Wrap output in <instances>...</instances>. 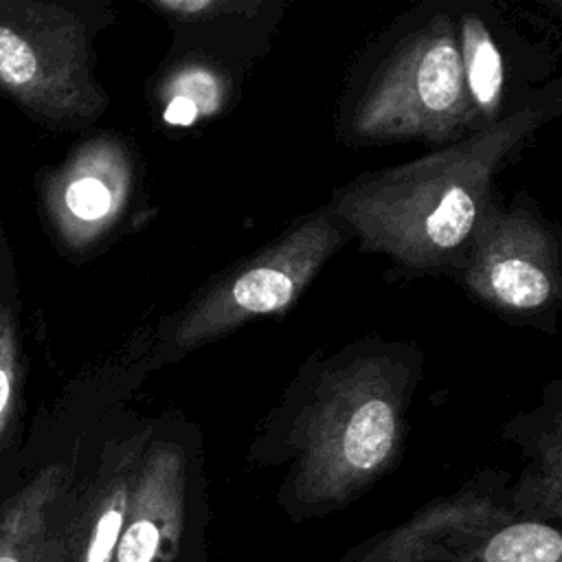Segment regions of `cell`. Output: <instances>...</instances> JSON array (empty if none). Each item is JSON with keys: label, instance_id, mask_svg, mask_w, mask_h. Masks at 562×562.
Wrapping results in <instances>:
<instances>
[{"label": "cell", "instance_id": "10", "mask_svg": "<svg viewBox=\"0 0 562 562\" xmlns=\"http://www.w3.org/2000/svg\"><path fill=\"white\" fill-rule=\"evenodd\" d=\"M70 472L64 463L40 470L0 507V562H57V512L64 505Z\"/></svg>", "mask_w": 562, "mask_h": 562}, {"label": "cell", "instance_id": "12", "mask_svg": "<svg viewBox=\"0 0 562 562\" xmlns=\"http://www.w3.org/2000/svg\"><path fill=\"white\" fill-rule=\"evenodd\" d=\"M26 375L18 301L13 285L0 290V459L7 454L22 408V384Z\"/></svg>", "mask_w": 562, "mask_h": 562}, {"label": "cell", "instance_id": "4", "mask_svg": "<svg viewBox=\"0 0 562 562\" xmlns=\"http://www.w3.org/2000/svg\"><path fill=\"white\" fill-rule=\"evenodd\" d=\"M457 29L432 18L406 37L367 86L351 116V136L364 143H448L472 132Z\"/></svg>", "mask_w": 562, "mask_h": 562}, {"label": "cell", "instance_id": "2", "mask_svg": "<svg viewBox=\"0 0 562 562\" xmlns=\"http://www.w3.org/2000/svg\"><path fill=\"white\" fill-rule=\"evenodd\" d=\"M406 393V367L386 353L323 371L296 424L299 490L336 501L382 472L402 441Z\"/></svg>", "mask_w": 562, "mask_h": 562}, {"label": "cell", "instance_id": "6", "mask_svg": "<svg viewBox=\"0 0 562 562\" xmlns=\"http://www.w3.org/2000/svg\"><path fill=\"white\" fill-rule=\"evenodd\" d=\"M553 233L525 209L487 206L461 261L465 285L507 314H533L560 292Z\"/></svg>", "mask_w": 562, "mask_h": 562}, {"label": "cell", "instance_id": "8", "mask_svg": "<svg viewBox=\"0 0 562 562\" xmlns=\"http://www.w3.org/2000/svg\"><path fill=\"white\" fill-rule=\"evenodd\" d=\"M182 509L184 452L156 439L140 454L112 562H162L165 547L176 544Z\"/></svg>", "mask_w": 562, "mask_h": 562}, {"label": "cell", "instance_id": "1", "mask_svg": "<svg viewBox=\"0 0 562 562\" xmlns=\"http://www.w3.org/2000/svg\"><path fill=\"white\" fill-rule=\"evenodd\" d=\"M540 123V110L520 108L424 158L362 173L336 193L331 215L362 250L417 270L461 266L496 171Z\"/></svg>", "mask_w": 562, "mask_h": 562}, {"label": "cell", "instance_id": "11", "mask_svg": "<svg viewBox=\"0 0 562 562\" xmlns=\"http://www.w3.org/2000/svg\"><path fill=\"white\" fill-rule=\"evenodd\" d=\"M463 81L468 90L470 105L476 114V123L490 125L498 121L501 94H503V61L501 53L485 29V24L465 15L461 20V35H457Z\"/></svg>", "mask_w": 562, "mask_h": 562}, {"label": "cell", "instance_id": "13", "mask_svg": "<svg viewBox=\"0 0 562 562\" xmlns=\"http://www.w3.org/2000/svg\"><path fill=\"white\" fill-rule=\"evenodd\" d=\"M562 536L542 522H516L496 531L483 549V562H560Z\"/></svg>", "mask_w": 562, "mask_h": 562}, {"label": "cell", "instance_id": "3", "mask_svg": "<svg viewBox=\"0 0 562 562\" xmlns=\"http://www.w3.org/2000/svg\"><path fill=\"white\" fill-rule=\"evenodd\" d=\"M92 29L75 4L0 0V94L35 123L75 132L108 97L94 77Z\"/></svg>", "mask_w": 562, "mask_h": 562}, {"label": "cell", "instance_id": "5", "mask_svg": "<svg viewBox=\"0 0 562 562\" xmlns=\"http://www.w3.org/2000/svg\"><path fill=\"white\" fill-rule=\"evenodd\" d=\"M342 241V222L331 213L323 211L301 220L202 290L173 321L167 336L169 351L195 349L246 321L283 312Z\"/></svg>", "mask_w": 562, "mask_h": 562}, {"label": "cell", "instance_id": "15", "mask_svg": "<svg viewBox=\"0 0 562 562\" xmlns=\"http://www.w3.org/2000/svg\"><path fill=\"white\" fill-rule=\"evenodd\" d=\"M151 4L169 15L180 18V20H204L209 15H217V13H226V11H241L248 7V4L222 2V0H156Z\"/></svg>", "mask_w": 562, "mask_h": 562}, {"label": "cell", "instance_id": "9", "mask_svg": "<svg viewBox=\"0 0 562 562\" xmlns=\"http://www.w3.org/2000/svg\"><path fill=\"white\" fill-rule=\"evenodd\" d=\"M143 443V437H134L114 446L105 457L99 476L59 538L57 562H112Z\"/></svg>", "mask_w": 562, "mask_h": 562}, {"label": "cell", "instance_id": "14", "mask_svg": "<svg viewBox=\"0 0 562 562\" xmlns=\"http://www.w3.org/2000/svg\"><path fill=\"white\" fill-rule=\"evenodd\" d=\"M222 97L220 81L206 68H191L173 77L165 119L173 125L193 123L198 116L209 114Z\"/></svg>", "mask_w": 562, "mask_h": 562}, {"label": "cell", "instance_id": "7", "mask_svg": "<svg viewBox=\"0 0 562 562\" xmlns=\"http://www.w3.org/2000/svg\"><path fill=\"white\" fill-rule=\"evenodd\" d=\"M132 182L123 140L101 134L77 145L40 178V209L55 241L70 252L97 246L123 217Z\"/></svg>", "mask_w": 562, "mask_h": 562}]
</instances>
